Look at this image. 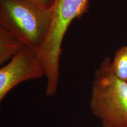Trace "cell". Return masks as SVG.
Returning a JSON list of instances; mask_svg holds the SVG:
<instances>
[{
  "label": "cell",
  "mask_w": 127,
  "mask_h": 127,
  "mask_svg": "<svg viewBox=\"0 0 127 127\" xmlns=\"http://www.w3.org/2000/svg\"><path fill=\"white\" fill-rule=\"evenodd\" d=\"M25 45L2 27H0V65H2L20 52Z\"/></svg>",
  "instance_id": "5"
},
{
  "label": "cell",
  "mask_w": 127,
  "mask_h": 127,
  "mask_svg": "<svg viewBox=\"0 0 127 127\" xmlns=\"http://www.w3.org/2000/svg\"><path fill=\"white\" fill-rule=\"evenodd\" d=\"M51 21L50 10L31 0H0V27L25 45L39 48L47 37Z\"/></svg>",
  "instance_id": "3"
},
{
  "label": "cell",
  "mask_w": 127,
  "mask_h": 127,
  "mask_svg": "<svg viewBox=\"0 0 127 127\" xmlns=\"http://www.w3.org/2000/svg\"><path fill=\"white\" fill-rule=\"evenodd\" d=\"M45 75L37 49L25 45L0 69V101L21 82Z\"/></svg>",
  "instance_id": "4"
},
{
  "label": "cell",
  "mask_w": 127,
  "mask_h": 127,
  "mask_svg": "<svg viewBox=\"0 0 127 127\" xmlns=\"http://www.w3.org/2000/svg\"><path fill=\"white\" fill-rule=\"evenodd\" d=\"M111 68L118 78L127 82V46H123L116 51L111 60Z\"/></svg>",
  "instance_id": "6"
},
{
  "label": "cell",
  "mask_w": 127,
  "mask_h": 127,
  "mask_svg": "<svg viewBox=\"0 0 127 127\" xmlns=\"http://www.w3.org/2000/svg\"><path fill=\"white\" fill-rule=\"evenodd\" d=\"M89 0H55L50 9L51 21L47 37L37 49L45 68L47 83L45 95L56 94L60 81L62 42L70 24L88 10Z\"/></svg>",
  "instance_id": "2"
},
{
  "label": "cell",
  "mask_w": 127,
  "mask_h": 127,
  "mask_svg": "<svg viewBox=\"0 0 127 127\" xmlns=\"http://www.w3.org/2000/svg\"><path fill=\"white\" fill-rule=\"evenodd\" d=\"M111 63L105 57L95 69L90 109L102 127H127V82L114 75Z\"/></svg>",
  "instance_id": "1"
},
{
  "label": "cell",
  "mask_w": 127,
  "mask_h": 127,
  "mask_svg": "<svg viewBox=\"0 0 127 127\" xmlns=\"http://www.w3.org/2000/svg\"><path fill=\"white\" fill-rule=\"evenodd\" d=\"M42 8L50 10L54 4L55 0H31Z\"/></svg>",
  "instance_id": "7"
}]
</instances>
